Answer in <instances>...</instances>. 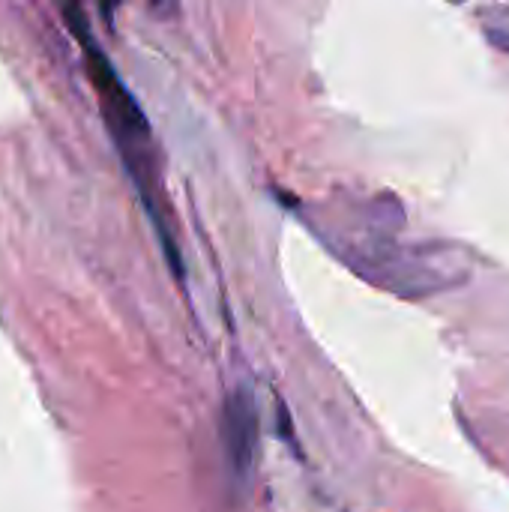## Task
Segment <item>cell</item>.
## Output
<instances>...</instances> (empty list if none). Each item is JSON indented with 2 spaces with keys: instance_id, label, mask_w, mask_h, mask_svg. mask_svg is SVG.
I'll use <instances>...</instances> for the list:
<instances>
[{
  "instance_id": "obj_1",
  "label": "cell",
  "mask_w": 509,
  "mask_h": 512,
  "mask_svg": "<svg viewBox=\"0 0 509 512\" xmlns=\"http://www.w3.org/2000/svg\"><path fill=\"white\" fill-rule=\"evenodd\" d=\"M66 21L72 27V33L78 36L81 48H84V60H87V72H90V81L99 93V102H102V111L108 117V129L114 132L117 138V147L138 183V189L144 192V201L150 207V162H147V144H150V126L138 108V102L132 99V93L123 87V81L117 78L111 60L102 54V48L96 45V39L90 36L87 30V21H84V12L81 9H72L66 6Z\"/></svg>"
},
{
  "instance_id": "obj_2",
  "label": "cell",
  "mask_w": 509,
  "mask_h": 512,
  "mask_svg": "<svg viewBox=\"0 0 509 512\" xmlns=\"http://www.w3.org/2000/svg\"><path fill=\"white\" fill-rule=\"evenodd\" d=\"M222 447L225 462L237 480H246L258 450V411L249 390H237L222 411Z\"/></svg>"
},
{
  "instance_id": "obj_3",
  "label": "cell",
  "mask_w": 509,
  "mask_h": 512,
  "mask_svg": "<svg viewBox=\"0 0 509 512\" xmlns=\"http://www.w3.org/2000/svg\"><path fill=\"white\" fill-rule=\"evenodd\" d=\"M477 21L483 36L501 51L509 54V3H489L477 9Z\"/></svg>"
}]
</instances>
